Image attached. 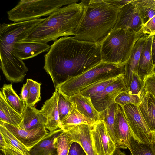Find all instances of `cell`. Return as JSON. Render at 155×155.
Masks as SVG:
<instances>
[{
	"label": "cell",
	"mask_w": 155,
	"mask_h": 155,
	"mask_svg": "<svg viewBox=\"0 0 155 155\" xmlns=\"http://www.w3.org/2000/svg\"><path fill=\"white\" fill-rule=\"evenodd\" d=\"M100 45L63 37L54 41L44 56L43 68L55 89L71 77L101 62Z\"/></svg>",
	"instance_id": "6da1fadb"
},
{
	"label": "cell",
	"mask_w": 155,
	"mask_h": 155,
	"mask_svg": "<svg viewBox=\"0 0 155 155\" xmlns=\"http://www.w3.org/2000/svg\"><path fill=\"white\" fill-rule=\"evenodd\" d=\"M45 18L0 25L1 68L6 79L13 83L23 82L28 69L16 54L14 44L29 35Z\"/></svg>",
	"instance_id": "7a4b0ae2"
},
{
	"label": "cell",
	"mask_w": 155,
	"mask_h": 155,
	"mask_svg": "<svg viewBox=\"0 0 155 155\" xmlns=\"http://www.w3.org/2000/svg\"><path fill=\"white\" fill-rule=\"evenodd\" d=\"M81 1L85 11L74 37L100 45L114 27L120 9L104 0Z\"/></svg>",
	"instance_id": "3957f363"
},
{
	"label": "cell",
	"mask_w": 155,
	"mask_h": 155,
	"mask_svg": "<svg viewBox=\"0 0 155 155\" xmlns=\"http://www.w3.org/2000/svg\"><path fill=\"white\" fill-rule=\"evenodd\" d=\"M85 9L81 1L62 7L45 18L29 35L20 41L47 43L60 37L74 35Z\"/></svg>",
	"instance_id": "277c9868"
},
{
	"label": "cell",
	"mask_w": 155,
	"mask_h": 155,
	"mask_svg": "<svg viewBox=\"0 0 155 155\" xmlns=\"http://www.w3.org/2000/svg\"><path fill=\"white\" fill-rule=\"evenodd\" d=\"M144 35L128 28L113 29L100 44L102 61L124 65L137 40Z\"/></svg>",
	"instance_id": "5b68a950"
},
{
	"label": "cell",
	"mask_w": 155,
	"mask_h": 155,
	"mask_svg": "<svg viewBox=\"0 0 155 155\" xmlns=\"http://www.w3.org/2000/svg\"><path fill=\"white\" fill-rule=\"evenodd\" d=\"M124 65L102 61L84 72L69 78L55 90H58L69 99L94 82L111 75L124 74Z\"/></svg>",
	"instance_id": "8992f818"
},
{
	"label": "cell",
	"mask_w": 155,
	"mask_h": 155,
	"mask_svg": "<svg viewBox=\"0 0 155 155\" xmlns=\"http://www.w3.org/2000/svg\"><path fill=\"white\" fill-rule=\"evenodd\" d=\"M78 0H21L7 12L8 19L17 22L49 16L64 6L77 2Z\"/></svg>",
	"instance_id": "52a82bcc"
},
{
	"label": "cell",
	"mask_w": 155,
	"mask_h": 155,
	"mask_svg": "<svg viewBox=\"0 0 155 155\" xmlns=\"http://www.w3.org/2000/svg\"><path fill=\"white\" fill-rule=\"evenodd\" d=\"M123 110L133 136L142 143H152L153 137L137 105L128 104Z\"/></svg>",
	"instance_id": "ba28073f"
},
{
	"label": "cell",
	"mask_w": 155,
	"mask_h": 155,
	"mask_svg": "<svg viewBox=\"0 0 155 155\" xmlns=\"http://www.w3.org/2000/svg\"><path fill=\"white\" fill-rule=\"evenodd\" d=\"M90 136L96 155H112L117 147L107 131L104 120L100 118L90 125Z\"/></svg>",
	"instance_id": "9c48e42d"
},
{
	"label": "cell",
	"mask_w": 155,
	"mask_h": 155,
	"mask_svg": "<svg viewBox=\"0 0 155 155\" xmlns=\"http://www.w3.org/2000/svg\"><path fill=\"white\" fill-rule=\"evenodd\" d=\"M127 91L124 76L119 77L104 90L91 97L96 110L101 112L115 103L116 97L122 92Z\"/></svg>",
	"instance_id": "30bf717a"
},
{
	"label": "cell",
	"mask_w": 155,
	"mask_h": 155,
	"mask_svg": "<svg viewBox=\"0 0 155 155\" xmlns=\"http://www.w3.org/2000/svg\"><path fill=\"white\" fill-rule=\"evenodd\" d=\"M0 124L6 127L30 151L36 144L47 137L51 132L45 126L30 130H24L16 126L0 121Z\"/></svg>",
	"instance_id": "8fae6325"
},
{
	"label": "cell",
	"mask_w": 155,
	"mask_h": 155,
	"mask_svg": "<svg viewBox=\"0 0 155 155\" xmlns=\"http://www.w3.org/2000/svg\"><path fill=\"white\" fill-rule=\"evenodd\" d=\"M143 25L138 10L131 2L119 9L113 29L128 28L138 32L142 29Z\"/></svg>",
	"instance_id": "7c38bea8"
},
{
	"label": "cell",
	"mask_w": 155,
	"mask_h": 155,
	"mask_svg": "<svg viewBox=\"0 0 155 155\" xmlns=\"http://www.w3.org/2000/svg\"><path fill=\"white\" fill-rule=\"evenodd\" d=\"M39 111L44 118L45 127L49 132L58 129L63 131L59 117L56 91L51 97L45 101Z\"/></svg>",
	"instance_id": "4fadbf2b"
},
{
	"label": "cell",
	"mask_w": 155,
	"mask_h": 155,
	"mask_svg": "<svg viewBox=\"0 0 155 155\" xmlns=\"http://www.w3.org/2000/svg\"><path fill=\"white\" fill-rule=\"evenodd\" d=\"M148 35L144 34L137 40L132 49L129 58L124 64V78L127 91L131 82L133 75H138L139 60Z\"/></svg>",
	"instance_id": "5bb4252c"
},
{
	"label": "cell",
	"mask_w": 155,
	"mask_h": 155,
	"mask_svg": "<svg viewBox=\"0 0 155 155\" xmlns=\"http://www.w3.org/2000/svg\"><path fill=\"white\" fill-rule=\"evenodd\" d=\"M114 132L117 140L116 146L127 148L132 133L123 107L117 104L114 121Z\"/></svg>",
	"instance_id": "9a60e30c"
},
{
	"label": "cell",
	"mask_w": 155,
	"mask_h": 155,
	"mask_svg": "<svg viewBox=\"0 0 155 155\" xmlns=\"http://www.w3.org/2000/svg\"><path fill=\"white\" fill-rule=\"evenodd\" d=\"M65 131L69 133L73 143H77L80 145L86 155H96L91 138L90 125L80 124Z\"/></svg>",
	"instance_id": "2e32d148"
},
{
	"label": "cell",
	"mask_w": 155,
	"mask_h": 155,
	"mask_svg": "<svg viewBox=\"0 0 155 155\" xmlns=\"http://www.w3.org/2000/svg\"><path fill=\"white\" fill-rule=\"evenodd\" d=\"M51 46L47 43L40 42L19 41L14 44L15 52L22 60L36 56L44 52H48Z\"/></svg>",
	"instance_id": "e0dca14e"
},
{
	"label": "cell",
	"mask_w": 155,
	"mask_h": 155,
	"mask_svg": "<svg viewBox=\"0 0 155 155\" xmlns=\"http://www.w3.org/2000/svg\"><path fill=\"white\" fill-rule=\"evenodd\" d=\"M138 107L151 132H155V98L144 87Z\"/></svg>",
	"instance_id": "ac0fdd59"
},
{
	"label": "cell",
	"mask_w": 155,
	"mask_h": 155,
	"mask_svg": "<svg viewBox=\"0 0 155 155\" xmlns=\"http://www.w3.org/2000/svg\"><path fill=\"white\" fill-rule=\"evenodd\" d=\"M153 35H148L143 48L139 62L138 75L143 81L145 78L153 73L154 65L151 52Z\"/></svg>",
	"instance_id": "d6986e66"
},
{
	"label": "cell",
	"mask_w": 155,
	"mask_h": 155,
	"mask_svg": "<svg viewBox=\"0 0 155 155\" xmlns=\"http://www.w3.org/2000/svg\"><path fill=\"white\" fill-rule=\"evenodd\" d=\"M22 121L18 127L24 130H30L45 126L44 118L35 107L26 104L23 110Z\"/></svg>",
	"instance_id": "ffe728a7"
},
{
	"label": "cell",
	"mask_w": 155,
	"mask_h": 155,
	"mask_svg": "<svg viewBox=\"0 0 155 155\" xmlns=\"http://www.w3.org/2000/svg\"><path fill=\"white\" fill-rule=\"evenodd\" d=\"M69 99L71 102L76 104L78 111L84 116L94 122L100 119V113L95 108L91 98L78 93L70 97Z\"/></svg>",
	"instance_id": "44dd1931"
},
{
	"label": "cell",
	"mask_w": 155,
	"mask_h": 155,
	"mask_svg": "<svg viewBox=\"0 0 155 155\" xmlns=\"http://www.w3.org/2000/svg\"><path fill=\"white\" fill-rule=\"evenodd\" d=\"M62 131L61 129H58L51 132L47 137L30 150V154L31 155H58L54 139L56 135Z\"/></svg>",
	"instance_id": "7402d4cb"
},
{
	"label": "cell",
	"mask_w": 155,
	"mask_h": 155,
	"mask_svg": "<svg viewBox=\"0 0 155 155\" xmlns=\"http://www.w3.org/2000/svg\"><path fill=\"white\" fill-rule=\"evenodd\" d=\"M71 102L72 105L70 111L61 121L63 131L79 125H91L95 122L80 113L77 110L76 104Z\"/></svg>",
	"instance_id": "603a6c76"
},
{
	"label": "cell",
	"mask_w": 155,
	"mask_h": 155,
	"mask_svg": "<svg viewBox=\"0 0 155 155\" xmlns=\"http://www.w3.org/2000/svg\"><path fill=\"white\" fill-rule=\"evenodd\" d=\"M22 115L10 107L0 92V121L19 127L22 121Z\"/></svg>",
	"instance_id": "cb8c5ba5"
},
{
	"label": "cell",
	"mask_w": 155,
	"mask_h": 155,
	"mask_svg": "<svg viewBox=\"0 0 155 155\" xmlns=\"http://www.w3.org/2000/svg\"><path fill=\"white\" fill-rule=\"evenodd\" d=\"M122 76H124V74L114 75L102 78L84 88L78 93L84 96L91 98L102 91L118 78Z\"/></svg>",
	"instance_id": "d4e9b609"
},
{
	"label": "cell",
	"mask_w": 155,
	"mask_h": 155,
	"mask_svg": "<svg viewBox=\"0 0 155 155\" xmlns=\"http://www.w3.org/2000/svg\"><path fill=\"white\" fill-rule=\"evenodd\" d=\"M1 91L7 104L22 115L25 105L13 89L12 84H4Z\"/></svg>",
	"instance_id": "484cf974"
},
{
	"label": "cell",
	"mask_w": 155,
	"mask_h": 155,
	"mask_svg": "<svg viewBox=\"0 0 155 155\" xmlns=\"http://www.w3.org/2000/svg\"><path fill=\"white\" fill-rule=\"evenodd\" d=\"M0 134L3 137L8 148L21 155H29L28 149L3 125L0 124Z\"/></svg>",
	"instance_id": "4316f807"
},
{
	"label": "cell",
	"mask_w": 155,
	"mask_h": 155,
	"mask_svg": "<svg viewBox=\"0 0 155 155\" xmlns=\"http://www.w3.org/2000/svg\"><path fill=\"white\" fill-rule=\"evenodd\" d=\"M144 25L155 15V0H132Z\"/></svg>",
	"instance_id": "83f0119b"
},
{
	"label": "cell",
	"mask_w": 155,
	"mask_h": 155,
	"mask_svg": "<svg viewBox=\"0 0 155 155\" xmlns=\"http://www.w3.org/2000/svg\"><path fill=\"white\" fill-rule=\"evenodd\" d=\"M130 152L131 155H155L154 144L142 143L136 139L132 134L130 137L127 146Z\"/></svg>",
	"instance_id": "f1b7e54d"
},
{
	"label": "cell",
	"mask_w": 155,
	"mask_h": 155,
	"mask_svg": "<svg viewBox=\"0 0 155 155\" xmlns=\"http://www.w3.org/2000/svg\"><path fill=\"white\" fill-rule=\"evenodd\" d=\"M116 105L117 104L115 103L104 111L99 112L100 118L104 120L110 137L116 144L117 140L114 126Z\"/></svg>",
	"instance_id": "f546056e"
},
{
	"label": "cell",
	"mask_w": 155,
	"mask_h": 155,
	"mask_svg": "<svg viewBox=\"0 0 155 155\" xmlns=\"http://www.w3.org/2000/svg\"><path fill=\"white\" fill-rule=\"evenodd\" d=\"M58 155H69L70 148L73 143L69 133L67 131L58 133L54 139Z\"/></svg>",
	"instance_id": "4dcf8cb0"
},
{
	"label": "cell",
	"mask_w": 155,
	"mask_h": 155,
	"mask_svg": "<svg viewBox=\"0 0 155 155\" xmlns=\"http://www.w3.org/2000/svg\"><path fill=\"white\" fill-rule=\"evenodd\" d=\"M26 83L29 92L27 105L34 107L41 99L40 91L41 84L30 79H27Z\"/></svg>",
	"instance_id": "1f68e13d"
},
{
	"label": "cell",
	"mask_w": 155,
	"mask_h": 155,
	"mask_svg": "<svg viewBox=\"0 0 155 155\" xmlns=\"http://www.w3.org/2000/svg\"><path fill=\"white\" fill-rule=\"evenodd\" d=\"M55 90L57 93L58 109L61 122L69 113L72 103L59 91L57 90Z\"/></svg>",
	"instance_id": "d6a6232c"
},
{
	"label": "cell",
	"mask_w": 155,
	"mask_h": 155,
	"mask_svg": "<svg viewBox=\"0 0 155 155\" xmlns=\"http://www.w3.org/2000/svg\"><path fill=\"white\" fill-rule=\"evenodd\" d=\"M141 99V94L133 95L128 93L126 91L121 93L116 98L115 103L122 107L128 104L138 105Z\"/></svg>",
	"instance_id": "836d02e7"
},
{
	"label": "cell",
	"mask_w": 155,
	"mask_h": 155,
	"mask_svg": "<svg viewBox=\"0 0 155 155\" xmlns=\"http://www.w3.org/2000/svg\"><path fill=\"white\" fill-rule=\"evenodd\" d=\"M143 87V81L138 75L134 74L131 82L127 92L131 94H140Z\"/></svg>",
	"instance_id": "e575fe53"
},
{
	"label": "cell",
	"mask_w": 155,
	"mask_h": 155,
	"mask_svg": "<svg viewBox=\"0 0 155 155\" xmlns=\"http://www.w3.org/2000/svg\"><path fill=\"white\" fill-rule=\"evenodd\" d=\"M145 90L151 94L155 98V73L146 77L143 80Z\"/></svg>",
	"instance_id": "d590c367"
},
{
	"label": "cell",
	"mask_w": 155,
	"mask_h": 155,
	"mask_svg": "<svg viewBox=\"0 0 155 155\" xmlns=\"http://www.w3.org/2000/svg\"><path fill=\"white\" fill-rule=\"evenodd\" d=\"M142 29L144 34L155 35V15L143 25Z\"/></svg>",
	"instance_id": "8d00e7d4"
},
{
	"label": "cell",
	"mask_w": 155,
	"mask_h": 155,
	"mask_svg": "<svg viewBox=\"0 0 155 155\" xmlns=\"http://www.w3.org/2000/svg\"><path fill=\"white\" fill-rule=\"evenodd\" d=\"M69 155H86L84 150L78 143L74 142L69 151Z\"/></svg>",
	"instance_id": "74e56055"
},
{
	"label": "cell",
	"mask_w": 155,
	"mask_h": 155,
	"mask_svg": "<svg viewBox=\"0 0 155 155\" xmlns=\"http://www.w3.org/2000/svg\"><path fill=\"white\" fill-rule=\"evenodd\" d=\"M104 1L107 3L111 4L119 9L123 7L126 4L131 2L132 0H104Z\"/></svg>",
	"instance_id": "f35d334b"
},
{
	"label": "cell",
	"mask_w": 155,
	"mask_h": 155,
	"mask_svg": "<svg viewBox=\"0 0 155 155\" xmlns=\"http://www.w3.org/2000/svg\"><path fill=\"white\" fill-rule=\"evenodd\" d=\"M29 96L28 88L26 83L24 84L22 88L20 95V98L24 104H27Z\"/></svg>",
	"instance_id": "ab89813d"
},
{
	"label": "cell",
	"mask_w": 155,
	"mask_h": 155,
	"mask_svg": "<svg viewBox=\"0 0 155 155\" xmlns=\"http://www.w3.org/2000/svg\"><path fill=\"white\" fill-rule=\"evenodd\" d=\"M0 150L4 155H18L17 153L8 148L2 149Z\"/></svg>",
	"instance_id": "60d3db41"
},
{
	"label": "cell",
	"mask_w": 155,
	"mask_h": 155,
	"mask_svg": "<svg viewBox=\"0 0 155 155\" xmlns=\"http://www.w3.org/2000/svg\"><path fill=\"white\" fill-rule=\"evenodd\" d=\"M151 52L153 63L155 65V35H153L152 44Z\"/></svg>",
	"instance_id": "b9f144b4"
},
{
	"label": "cell",
	"mask_w": 155,
	"mask_h": 155,
	"mask_svg": "<svg viewBox=\"0 0 155 155\" xmlns=\"http://www.w3.org/2000/svg\"><path fill=\"white\" fill-rule=\"evenodd\" d=\"M0 149L5 148H8V145L1 134L0 136Z\"/></svg>",
	"instance_id": "7bdbcfd3"
},
{
	"label": "cell",
	"mask_w": 155,
	"mask_h": 155,
	"mask_svg": "<svg viewBox=\"0 0 155 155\" xmlns=\"http://www.w3.org/2000/svg\"><path fill=\"white\" fill-rule=\"evenodd\" d=\"M112 155H126L125 153L122 151L120 148L116 147L115 151Z\"/></svg>",
	"instance_id": "ee69618b"
},
{
	"label": "cell",
	"mask_w": 155,
	"mask_h": 155,
	"mask_svg": "<svg viewBox=\"0 0 155 155\" xmlns=\"http://www.w3.org/2000/svg\"><path fill=\"white\" fill-rule=\"evenodd\" d=\"M153 137L152 143L155 147V132H152Z\"/></svg>",
	"instance_id": "f6af8a7d"
},
{
	"label": "cell",
	"mask_w": 155,
	"mask_h": 155,
	"mask_svg": "<svg viewBox=\"0 0 155 155\" xmlns=\"http://www.w3.org/2000/svg\"><path fill=\"white\" fill-rule=\"evenodd\" d=\"M153 73H155V65L154 66Z\"/></svg>",
	"instance_id": "bcb514c9"
},
{
	"label": "cell",
	"mask_w": 155,
	"mask_h": 155,
	"mask_svg": "<svg viewBox=\"0 0 155 155\" xmlns=\"http://www.w3.org/2000/svg\"><path fill=\"white\" fill-rule=\"evenodd\" d=\"M18 153V155H21V154H19V153ZM29 155H31L30 154H29Z\"/></svg>",
	"instance_id": "7dc6e473"
},
{
	"label": "cell",
	"mask_w": 155,
	"mask_h": 155,
	"mask_svg": "<svg viewBox=\"0 0 155 155\" xmlns=\"http://www.w3.org/2000/svg\"><path fill=\"white\" fill-rule=\"evenodd\" d=\"M1 155H2L1 154Z\"/></svg>",
	"instance_id": "c3c4849f"
}]
</instances>
